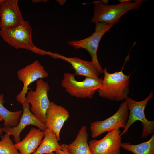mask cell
<instances>
[{
    "label": "cell",
    "instance_id": "obj_1",
    "mask_svg": "<svg viewBox=\"0 0 154 154\" xmlns=\"http://www.w3.org/2000/svg\"><path fill=\"white\" fill-rule=\"evenodd\" d=\"M142 0L134 2L128 1L117 4L108 5L103 0L94 1V15L91 21L95 23H102L114 25L117 23L121 16L131 10L137 9L141 5Z\"/></svg>",
    "mask_w": 154,
    "mask_h": 154
},
{
    "label": "cell",
    "instance_id": "obj_2",
    "mask_svg": "<svg viewBox=\"0 0 154 154\" xmlns=\"http://www.w3.org/2000/svg\"><path fill=\"white\" fill-rule=\"evenodd\" d=\"M104 77L101 86L97 90L100 97L116 101L126 99L129 94L130 75L124 74L122 70L109 73L104 69Z\"/></svg>",
    "mask_w": 154,
    "mask_h": 154
},
{
    "label": "cell",
    "instance_id": "obj_3",
    "mask_svg": "<svg viewBox=\"0 0 154 154\" xmlns=\"http://www.w3.org/2000/svg\"><path fill=\"white\" fill-rule=\"evenodd\" d=\"M32 33L31 27L26 21L15 27L0 30V35L3 39L16 49H24L40 54L41 50L33 44Z\"/></svg>",
    "mask_w": 154,
    "mask_h": 154
},
{
    "label": "cell",
    "instance_id": "obj_4",
    "mask_svg": "<svg viewBox=\"0 0 154 154\" xmlns=\"http://www.w3.org/2000/svg\"><path fill=\"white\" fill-rule=\"evenodd\" d=\"M75 77L74 74L65 73L61 84L68 94L77 98H92L102 84V78L95 79L85 77L84 80L78 81Z\"/></svg>",
    "mask_w": 154,
    "mask_h": 154
},
{
    "label": "cell",
    "instance_id": "obj_5",
    "mask_svg": "<svg viewBox=\"0 0 154 154\" xmlns=\"http://www.w3.org/2000/svg\"><path fill=\"white\" fill-rule=\"evenodd\" d=\"M153 96L152 91L145 99L141 101L134 100L127 97L125 101L127 102L129 113L126 125L124 130L120 134L121 136L127 133L131 126L136 121L142 123L143 126L141 137L143 138L147 137L154 132V121L148 120L145 117L144 110L148 101Z\"/></svg>",
    "mask_w": 154,
    "mask_h": 154
},
{
    "label": "cell",
    "instance_id": "obj_6",
    "mask_svg": "<svg viewBox=\"0 0 154 154\" xmlns=\"http://www.w3.org/2000/svg\"><path fill=\"white\" fill-rule=\"evenodd\" d=\"M36 85L35 91L28 92L26 100L31 105L30 110L32 113L40 122L45 124L46 113L50 102L48 96L50 86L43 79L37 80Z\"/></svg>",
    "mask_w": 154,
    "mask_h": 154
},
{
    "label": "cell",
    "instance_id": "obj_7",
    "mask_svg": "<svg viewBox=\"0 0 154 154\" xmlns=\"http://www.w3.org/2000/svg\"><path fill=\"white\" fill-rule=\"evenodd\" d=\"M95 24L94 31L91 35L83 39L72 40L68 43L75 49L83 48L87 50L91 57V61L96 66L99 74H102L104 69H102L98 60L97 50L101 38L114 25L102 23Z\"/></svg>",
    "mask_w": 154,
    "mask_h": 154
},
{
    "label": "cell",
    "instance_id": "obj_8",
    "mask_svg": "<svg viewBox=\"0 0 154 154\" xmlns=\"http://www.w3.org/2000/svg\"><path fill=\"white\" fill-rule=\"evenodd\" d=\"M129 116V109L126 101L120 105L117 111L107 119L91 123L90 129L92 137L95 138L107 131L125 128Z\"/></svg>",
    "mask_w": 154,
    "mask_h": 154
},
{
    "label": "cell",
    "instance_id": "obj_9",
    "mask_svg": "<svg viewBox=\"0 0 154 154\" xmlns=\"http://www.w3.org/2000/svg\"><path fill=\"white\" fill-rule=\"evenodd\" d=\"M17 77L23 84V89L17 95L16 100L21 104L26 101V95L30 84L40 79L47 78L48 72L38 60L22 68L17 71Z\"/></svg>",
    "mask_w": 154,
    "mask_h": 154
},
{
    "label": "cell",
    "instance_id": "obj_10",
    "mask_svg": "<svg viewBox=\"0 0 154 154\" xmlns=\"http://www.w3.org/2000/svg\"><path fill=\"white\" fill-rule=\"evenodd\" d=\"M121 133L117 129L108 131L101 139L90 141L88 144L92 154H120Z\"/></svg>",
    "mask_w": 154,
    "mask_h": 154
},
{
    "label": "cell",
    "instance_id": "obj_11",
    "mask_svg": "<svg viewBox=\"0 0 154 154\" xmlns=\"http://www.w3.org/2000/svg\"><path fill=\"white\" fill-rule=\"evenodd\" d=\"M18 0H1L0 2V28L4 30L15 27L24 20Z\"/></svg>",
    "mask_w": 154,
    "mask_h": 154
},
{
    "label": "cell",
    "instance_id": "obj_12",
    "mask_svg": "<svg viewBox=\"0 0 154 154\" xmlns=\"http://www.w3.org/2000/svg\"><path fill=\"white\" fill-rule=\"evenodd\" d=\"M23 111L19 123L16 126L2 128V131L13 136L14 141L16 143L20 141V134L26 127L32 125L44 131L47 128L45 124L38 120L32 113L29 104L26 101L21 104Z\"/></svg>",
    "mask_w": 154,
    "mask_h": 154
},
{
    "label": "cell",
    "instance_id": "obj_13",
    "mask_svg": "<svg viewBox=\"0 0 154 154\" xmlns=\"http://www.w3.org/2000/svg\"><path fill=\"white\" fill-rule=\"evenodd\" d=\"M69 116L68 112L64 108L50 102L46 113L45 124L47 128L55 134L58 141L60 140V131Z\"/></svg>",
    "mask_w": 154,
    "mask_h": 154
},
{
    "label": "cell",
    "instance_id": "obj_14",
    "mask_svg": "<svg viewBox=\"0 0 154 154\" xmlns=\"http://www.w3.org/2000/svg\"><path fill=\"white\" fill-rule=\"evenodd\" d=\"M50 56L54 58L60 59L69 63L75 71V76H82L95 79L99 78V73L92 61L84 60L77 57H68L52 52Z\"/></svg>",
    "mask_w": 154,
    "mask_h": 154
},
{
    "label": "cell",
    "instance_id": "obj_15",
    "mask_svg": "<svg viewBox=\"0 0 154 154\" xmlns=\"http://www.w3.org/2000/svg\"><path fill=\"white\" fill-rule=\"evenodd\" d=\"M44 136V131L33 127L22 141L14 145L21 154H32L40 145Z\"/></svg>",
    "mask_w": 154,
    "mask_h": 154
},
{
    "label": "cell",
    "instance_id": "obj_16",
    "mask_svg": "<svg viewBox=\"0 0 154 154\" xmlns=\"http://www.w3.org/2000/svg\"><path fill=\"white\" fill-rule=\"evenodd\" d=\"M88 136L87 127L83 125L79 130L75 140L67 144L71 154H92L88 143Z\"/></svg>",
    "mask_w": 154,
    "mask_h": 154
},
{
    "label": "cell",
    "instance_id": "obj_17",
    "mask_svg": "<svg viewBox=\"0 0 154 154\" xmlns=\"http://www.w3.org/2000/svg\"><path fill=\"white\" fill-rule=\"evenodd\" d=\"M44 133V136L41 143L32 154H45L61 149L56 136L52 130L47 128Z\"/></svg>",
    "mask_w": 154,
    "mask_h": 154
},
{
    "label": "cell",
    "instance_id": "obj_18",
    "mask_svg": "<svg viewBox=\"0 0 154 154\" xmlns=\"http://www.w3.org/2000/svg\"><path fill=\"white\" fill-rule=\"evenodd\" d=\"M3 94H0V118L4 121L5 127L16 126L18 124L23 112L22 110L12 112L8 110L4 106L5 102Z\"/></svg>",
    "mask_w": 154,
    "mask_h": 154
},
{
    "label": "cell",
    "instance_id": "obj_19",
    "mask_svg": "<svg viewBox=\"0 0 154 154\" xmlns=\"http://www.w3.org/2000/svg\"><path fill=\"white\" fill-rule=\"evenodd\" d=\"M121 147L134 154H154V134L147 141L137 145L122 143Z\"/></svg>",
    "mask_w": 154,
    "mask_h": 154
},
{
    "label": "cell",
    "instance_id": "obj_20",
    "mask_svg": "<svg viewBox=\"0 0 154 154\" xmlns=\"http://www.w3.org/2000/svg\"><path fill=\"white\" fill-rule=\"evenodd\" d=\"M7 133L0 141V154H21L13 144Z\"/></svg>",
    "mask_w": 154,
    "mask_h": 154
},
{
    "label": "cell",
    "instance_id": "obj_21",
    "mask_svg": "<svg viewBox=\"0 0 154 154\" xmlns=\"http://www.w3.org/2000/svg\"><path fill=\"white\" fill-rule=\"evenodd\" d=\"M60 145L61 149L55 151L56 154H71L68 149L67 144H63Z\"/></svg>",
    "mask_w": 154,
    "mask_h": 154
},
{
    "label": "cell",
    "instance_id": "obj_22",
    "mask_svg": "<svg viewBox=\"0 0 154 154\" xmlns=\"http://www.w3.org/2000/svg\"><path fill=\"white\" fill-rule=\"evenodd\" d=\"M32 1L33 3H39L40 2H46L48 1V0H32Z\"/></svg>",
    "mask_w": 154,
    "mask_h": 154
},
{
    "label": "cell",
    "instance_id": "obj_23",
    "mask_svg": "<svg viewBox=\"0 0 154 154\" xmlns=\"http://www.w3.org/2000/svg\"><path fill=\"white\" fill-rule=\"evenodd\" d=\"M2 121H3V120L2 119L0 118V122ZM2 133V128L0 127V135H1Z\"/></svg>",
    "mask_w": 154,
    "mask_h": 154
},
{
    "label": "cell",
    "instance_id": "obj_24",
    "mask_svg": "<svg viewBox=\"0 0 154 154\" xmlns=\"http://www.w3.org/2000/svg\"><path fill=\"white\" fill-rule=\"evenodd\" d=\"M45 154H55L54 153V152H51V153H46Z\"/></svg>",
    "mask_w": 154,
    "mask_h": 154
}]
</instances>
